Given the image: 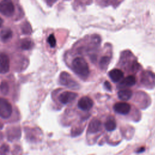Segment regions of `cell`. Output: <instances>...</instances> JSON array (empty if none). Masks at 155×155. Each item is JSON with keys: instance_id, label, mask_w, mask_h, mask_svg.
Instances as JSON below:
<instances>
[{"instance_id": "21", "label": "cell", "mask_w": 155, "mask_h": 155, "mask_svg": "<svg viewBox=\"0 0 155 155\" xmlns=\"http://www.w3.org/2000/svg\"><path fill=\"white\" fill-rule=\"evenodd\" d=\"M47 42L51 48H53L56 46V40L53 34H51L49 35V36L47 38Z\"/></svg>"}, {"instance_id": "16", "label": "cell", "mask_w": 155, "mask_h": 155, "mask_svg": "<svg viewBox=\"0 0 155 155\" xmlns=\"http://www.w3.org/2000/svg\"><path fill=\"white\" fill-rule=\"evenodd\" d=\"M104 125L105 129L108 131L114 130L116 128V122L114 118H113L111 116L108 117L106 120Z\"/></svg>"}, {"instance_id": "20", "label": "cell", "mask_w": 155, "mask_h": 155, "mask_svg": "<svg viewBox=\"0 0 155 155\" xmlns=\"http://www.w3.org/2000/svg\"><path fill=\"white\" fill-rule=\"evenodd\" d=\"M0 90L2 94L7 95L9 91V86L6 81H2L0 84Z\"/></svg>"}, {"instance_id": "12", "label": "cell", "mask_w": 155, "mask_h": 155, "mask_svg": "<svg viewBox=\"0 0 155 155\" xmlns=\"http://www.w3.org/2000/svg\"><path fill=\"white\" fill-rule=\"evenodd\" d=\"M102 127L101 122L97 119H93L89 123L88 131L90 133H96L99 132Z\"/></svg>"}, {"instance_id": "13", "label": "cell", "mask_w": 155, "mask_h": 155, "mask_svg": "<svg viewBox=\"0 0 155 155\" xmlns=\"http://www.w3.org/2000/svg\"><path fill=\"white\" fill-rule=\"evenodd\" d=\"M21 137V130L18 127H12L7 132V137L8 140L13 141L18 139Z\"/></svg>"}, {"instance_id": "11", "label": "cell", "mask_w": 155, "mask_h": 155, "mask_svg": "<svg viewBox=\"0 0 155 155\" xmlns=\"http://www.w3.org/2000/svg\"><path fill=\"white\" fill-rule=\"evenodd\" d=\"M108 76L113 82H117L124 78V73L119 69L114 68L108 73Z\"/></svg>"}, {"instance_id": "14", "label": "cell", "mask_w": 155, "mask_h": 155, "mask_svg": "<svg viewBox=\"0 0 155 155\" xmlns=\"http://www.w3.org/2000/svg\"><path fill=\"white\" fill-rule=\"evenodd\" d=\"M133 92L129 89H122L117 92L119 99L122 101H128L132 96Z\"/></svg>"}, {"instance_id": "18", "label": "cell", "mask_w": 155, "mask_h": 155, "mask_svg": "<svg viewBox=\"0 0 155 155\" xmlns=\"http://www.w3.org/2000/svg\"><path fill=\"white\" fill-rule=\"evenodd\" d=\"M110 59L107 56L102 57L101 58L100 61H99V67H100V68L102 70L106 69L108 67V65L110 63Z\"/></svg>"}, {"instance_id": "1", "label": "cell", "mask_w": 155, "mask_h": 155, "mask_svg": "<svg viewBox=\"0 0 155 155\" xmlns=\"http://www.w3.org/2000/svg\"><path fill=\"white\" fill-rule=\"evenodd\" d=\"M73 71L82 79L88 78L90 70L89 66L87 61L82 57L75 58L71 63Z\"/></svg>"}, {"instance_id": "4", "label": "cell", "mask_w": 155, "mask_h": 155, "mask_svg": "<svg viewBox=\"0 0 155 155\" xmlns=\"http://www.w3.org/2000/svg\"><path fill=\"white\" fill-rule=\"evenodd\" d=\"M12 113L11 104L4 98H0V117L4 119L8 118Z\"/></svg>"}, {"instance_id": "24", "label": "cell", "mask_w": 155, "mask_h": 155, "mask_svg": "<svg viewBox=\"0 0 155 155\" xmlns=\"http://www.w3.org/2000/svg\"><path fill=\"white\" fill-rule=\"evenodd\" d=\"M104 85L105 88L107 90H108V91H111V84H110V83L109 82L105 81V82H104Z\"/></svg>"}, {"instance_id": "7", "label": "cell", "mask_w": 155, "mask_h": 155, "mask_svg": "<svg viewBox=\"0 0 155 155\" xmlns=\"http://www.w3.org/2000/svg\"><path fill=\"white\" fill-rule=\"evenodd\" d=\"M78 106L83 111H88L93 107V101L88 96H83L78 101Z\"/></svg>"}, {"instance_id": "26", "label": "cell", "mask_w": 155, "mask_h": 155, "mask_svg": "<svg viewBox=\"0 0 155 155\" xmlns=\"http://www.w3.org/2000/svg\"><path fill=\"white\" fill-rule=\"evenodd\" d=\"M2 23H3V20H2V18H0V28H1V27L2 26Z\"/></svg>"}, {"instance_id": "8", "label": "cell", "mask_w": 155, "mask_h": 155, "mask_svg": "<svg viewBox=\"0 0 155 155\" xmlns=\"http://www.w3.org/2000/svg\"><path fill=\"white\" fill-rule=\"evenodd\" d=\"M113 109L117 113L120 114H127L130 112L131 106L127 102H117L114 105Z\"/></svg>"}, {"instance_id": "9", "label": "cell", "mask_w": 155, "mask_h": 155, "mask_svg": "<svg viewBox=\"0 0 155 155\" xmlns=\"http://www.w3.org/2000/svg\"><path fill=\"white\" fill-rule=\"evenodd\" d=\"M141 82L143 85H152V84H155V74L150 71L143 72Z\"/></svg>"}, {"instance_id": "10", "label": "cell", "mask_w": 155, "mask_h": 155, "mask_svg": "<svg viewBox=\"0 0 155 155\" xmlns=\"http://www.w3.org/2000/svg\"><path fill=\"white\" fill-rule=\"evenodd\" d=\"M136 82V79L134 76L130 75L122 79V80L119 84L118 87L120 89H124L127 87H131L135 85Z\"/></svg>"}, {"instance_id": "6", "label": "cell", "mask_w": 155, "mask_h": 155, "mask_svg": "<svg viewBox=\"0 0 155 155\" xmlns=\"http://www.w3.org/2000/svg\"><path fill=\"white\" fill-rule=\"evenodd\" d=\"M9 69L10 59L8 56L4 53H0V73H7Z\"/></svg>"}, {"instance_id": "19", "label": "cell", "mask_w": 155, "mask_h": 155, "mask_svg": "<svg viewBox=\"0 0 155 155\" xmlns=\"http://www.w3.org/2000/svg\"><path fill=\"white\" fill-rule=\"evenodd\" d=\"M21 30L24 34L25 35H30L31 33V27L30 24L28 22H25L21 26Z\"/></svg>"}, {"instance_id": "5", "label": "cell", "mask_w": 155, "mask_h": 155, "mask_svg": "<svg viewBox=\"0 0 155 155\" xmlns=\"http://www.w3.org/2000/svg\"><path fill=\"white\" fill-rule=\"evenodd\" d=\"M78 96V94L69 91H64L59 96V101L63 104H67L73 101Z\"/></svg>"}, {"instance_id": "15", "label": "cell", "mask_w": 155, "mask_h": 155, "mask_svg": "<svg viewBox=\"0 0 155 155\" xmlns=\"http://www.w3.org/2000/svg\"><path fill=\"white\" fill-rule=\"evenodd\" d=\"M12 35L13 33L12 30L9 28L6 27L1 30L0 33V38L2 42H6L11 39V38H12Z\"/></svg>"}, {"instance_id": "2", "label": "cell", "mask_w": 155, "mask_h": 155, "mask_svg": "<svg viewBox=\"0 0 155 155\" xmlns=\"http://www.w3.org/2000/svg\"><path fill=\"white\" fill-rule=\"evenodd\" d=\"M59 83L70 88L77 89L79 88V85L70 76L69 73L65 71H62L59 76Z\"/></svg>"}, {"instance_id": "17", "label": "cell", "mask_w": 155, "mask_h": 155, "mask_svg": "<svg viewBox=\"0 0 155 155\" xmlns=\"http://www.w3.org/2000/svg\"><path fill=\"white\" fill-rule=\"evenodd\" d=\"M34 43L30 39L27 38L22 40L21 44V48L24 50H28L33 48Z\"/></svg>"}, {"instance_id": "3", "label": "cell", "mask_w": 155, "mask_h": 155, "mask_svg": "<svg viewBox=\"0 0 155 155\" xmlns=\"http://www.w3.org/2000/svg\"><path fill=\"white\" fill-rule=\"evenodd\" d=\"M15 12V6L12 0H2L0 2V13L7 17L12 16Z\"/></svg>"}, {"instance_id": "23", "label": "cell", "mask_w": 155, "mask_h": 155, "mask_svg": "<svg viewBox=\"0 0 155 155\" xmlns=\"http://www.w3.org/2000/svg\"><path fill=\"white\" fill-rule=\"evenodd\" d=\"M45 2H46V4L50 6V7H51L53 4H54L58 0H44Z\"/></svg>"}, {"instance_id": "22", "label": "cell", "mask_w": 155, "mask_h": 155, "mask_svg": "<svg viewBox=\"0 0 155 155\" xmlns=\"http://www.w3.org/2000/svg\"><path fill=\"white\" fill-rule=\"evenodd\" d=\"M9 151V147L7 144H2L0 148L1 155H7Z\"/></svg>"}, {"instance_id": "25", "label": "cell", "mask_w": 155, "mask_h": 155, "mask_svg": "<svg viewBox=\"0 0 155 155\" xmlns=\"http://www.w3.org/2000/svg\"><path fill=\"white\" fill-rule=\"evenodd\" d=\"M144 150H145V148L142 147H141V148H140L137 149V151H136V152H137V153H141V152L143 151H144Z\"/></svg>"}]
</instances>
